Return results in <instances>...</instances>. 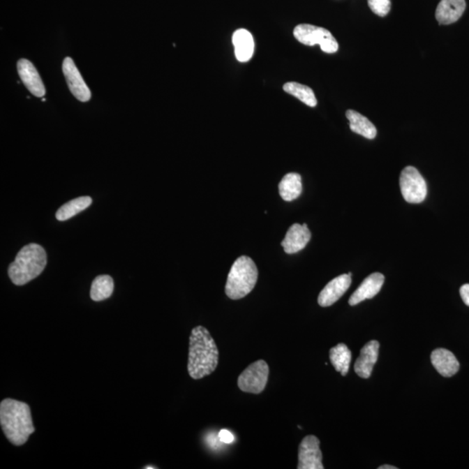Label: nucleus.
I'll return each instance as SVG.
<instances>
[{"label":"nucleus","mask_w":469,"mask_h":469,"mask_svg":"<svg viewBox=\"0 0 469 469\" xmlns=\"http://www.w3.org/2000/svg\"><path fill=\"white\" fill-rule=\"evenodd\" d=\"M47 258L44 248L37 244H30L21 248L15 260L9 266L8 274L15 285H24L44 271Z\"/></svg>","instance_id":"nucleus-3"},{"label":"nucleus","mask_w":469,"mask_h":469,"mask_svg":"<svg viewBox=\"0 0 469 469\" xmlns=\"http://www.w3.org/2000/svg\"><path fill=\"white\" fill-rule=\"evenodd\" d=\"M351 276L349 274H343L336 277L327 284L319 294L318 304L321 307H329L336 303L345 294L351 285Z\"/></svg>","instance_id":"nucleus-10"},{"label":"nucleus","mask_w":469,"mask_h":469,"mask_svg":"<svg viewBox=\"0 0 469 469\" xmlns=\"http://www.w3.org/2000/svg\"><path fill=\"white\" fill-rule=\"evenodd\" d=\"M219 351L208 329L195 327L190 336L188 371L191 378L199 380L212 374L218 365Z\"/></svg>","instance_id":"nucleus-1"},{"label":"nucleus","mask_w":469,"mask_h":469,"mask_svg":"<svg viewBox=\"0 0 469 469\" xmlns=\"http://www.w3.org/2000/svg\"><path fill=\"white\" fill-rule=\"evenodd\" d=\"M298 469H323L322 454L320 440L315 436H308L302 440L298 450Z\"/></svg>","instance_id":"nucleus-8"},{"label":"nucleus","mask_w":469,"mask_h":469,"mask_svg":"<svg viewBox=\"0 0 469 469\" xmlns=\"http://www.w3.org/2000/svg\"><path fill=\"white\" fill-rule=\"evenodd\" d=\"M219 439L222 443L232 444L234 442V436L229 430L222 429L218 433Z\"/></svg>","instance_id":"nucleus-25"},{"label":"nucleus","mask_w":469,"mask_h":469,"mask_svg":"<svg viewBox=\"0 0 469 469\" xmlns=\"http://www.w3.org/2000/svg\"><path fill=\"white\" fill-rule=\"evenodd\" d=\"M63 73L65 75L67 84L70 92L77 100L88 102L91 98V92L82 77L80 70H77L75 63L70 58H66L63 62Z\"/></svg>","instance_id":"nucleus-9"},{"label":"nucleus","mask_w":469,"mask_h":469,"mask_svg":"<svg viewBox=\"0 0 469 469\" xmlns=\"http://www.w3.org/2000/svg\"><path fill=\"white\" fill-rule=\"evenodd\" d=\"M400 188L405 200L410 204H420L427 197V184L413 166H408L401 172Z\"/></svg>","instance_id":"nucleus-6"},{"label":"nucleus","mask_w":469,"mask_h":469,"mask_svg":"<svg viewBox=\"0 0 469 469\" xmlns=\"http://www.w3.org/2000/svg\"><path fill=\"white\" fill-rule=\"evenodd\" d=\"M257 265L251 258L241 255L234 261L230 269L225 286L227 297L239 300L253 290L258 282Z\"/></svg>","instance_id":"nucleus-4"},{"label":"nucleus","mask_w":469,"mask_h":469,"mask_svg":"<svg viewBox=\"0 0 469 469\" xmlns=\"http://www.w3.org/2000/svg\"><path fill=\"white\" fill-rule=\"evenodd\" d=\"M92 199L90 197H80L73 199L59 209L56 213V218L59 221H66L78 213L83 211L91 204Z\"/></svg>","instance_id":"nucleus-21"},{"label":"nucleus","mask_w":469,"mask_h":469,"mask_svg":"<svg viewBox=\"0 0 469 469\" xmlns=\"http://www.w3.org/2000/svg\"><path fill=\"white\" fill-rule=\"evenodd\" d=\"M283 90L311 107H315L318 105V99L315 98L314 91L306 85L297 83V82H289L283 85Z\"/></svg>","instance_id":"nucleus-23"},{"label":"nucleus","mask_w":469,"mask_h":469,"mask_svg":"<svg viewBox=\"0 0 469 469\" xmlns=\"http://www.w3.org/2000/svg\"><path fill=\"white\" fill-rule=\"evenodd\" d=\"M460 294L464 304L469 307V283L464 284L461 287Z\"/></svg>","instance_id":"nucleus-26"},{"label":"nucleus","mask_w":469,"mask_h":469,"mask_svg":"<svg viewBox=\"0 0 469 469\" xmlns=\"http://www.w3.org/2000/svg\"><path fill=\"white\" fill-rule=\"evenodd\" d=\"M380 343L378 341H371L362 348L360 357L355 364V371L361 378H371L373 368L378 362Z\"/></svg>","instance_id":"nucleus-14"},{"label":"nucleus","mask_w":469,"mask_h":469,"mask_svg":"<svg viewBox=\"0 0 469 469\" xmlns=\"http://www.w3.org/2000/svg\"><path fill=\"white\" fill-rule=\"evenodd\" d=\"M378 469H397V468L394 466H390V465H382V466L379 467Z\"/></svg>","instance_id":"nucleus-27"},{"label":"nucleus","mask_w":469,"mask_h":469,"mask_svg":"<svg viewBox=\"0 0 469 469\" xmlns=\"http://www.w3.org/2000/svg\"><path fill=\"white\" fill-rule=\"evenodd\" d=\"M346 117L350 121V130L353 133L361 135L368 140H374L376 137V134H378L376 128L367 117L362 116L354 110L347 111Z\"/></svg>","instance_id":"nucleus-18"},{"label":"nucleus","mask_w":469,"mask_h":469,"mask_svg":"<svg viewBox=\"0 0 469 469\" xmlns=\"http://www.w3.org/2000/svg\"><path fill=\"white\" fill-rule=\"evenodd\" d=\"M114 290V282L111 276L102 275L96 277L91 288V298L95 302L108 299Z\"/></svg>","instance_id":"nucleus-22"},{"label":"nucleus","mask_w":469,"mask_h":469,"mask_svg":"<svg viewBox=\"0 0 469 469\" xmlns=\"http://www.w3.org/2000/svg\"><path fill=\"white\" fill-rule=\"evenodd\" d=\"M433 367L444 378H451L459 371L460 364L452 352L446 349H437L431 354Z\"/></svg>","instance_id":"nucleus-16"},{"label":"nucleus","mask_w":469,"mask_h":469,"mask_svg":"<svg viewBox=\"0 0 469 469\" xmlns=\"http://www.w3.org/2000/svg\"><path fill=\"white\" fill-rule=\"evenodd\" d=\"M293 34L294 37L305 45H319L322 51L326 53H335L338 51V43L325 28L301 24L295 28Z\"/></svg>","instance_id":"nucleus-5"},{"label":"nucleus","mask_w":469,"mask_h":469,"mask_svg":"<svg viewBox=\"0 0 469 469\" xmlns=\"http://www.w3.org/2000/svg\"><path fill=\"white\" fill-rule=\"evenodd\" d=\"M369 8L380 17H385L391 8L390 0H368Z\"/></svg>","instance_id":"nucleus-24"},{"label":"nucleus","mask_w":469,"mask_h":469,"mask_svg":"<svg viewBox=\"0 0 469 469\" xmlns=\"http://www.w3.org/2000/svg\"><path fill=\"white\" fill-rule=\"evenodd\" d=\"M17 68L20 80H22L27 90L35 97H44L45 94V85L33 64L29 60L22 59L17 62Z\"/></svg>","instance_id":"nucleus-11"},{"label":"nucleus","mask_w":469,"mask_h":469,"mask_svg":"<svg viewBox=\"0 0 469 469\" xmlns=\"http://www.w3.org/2000/svg\"><path fill=\"white\" fill-rule=\"evenodd\" d=\"M0 424L6 438L21 446L35 431L29 405L7 398L0 403Z\"/></svg>","instance_id":"nucleus-2"},{"label":"nucleus","mask_w":469,"mask_h":469,"mask_svg":"<svg viewBox=\"0 0 469 469\" xmlns=\"http://www.w3.org/2000/svg\"><path fill=\"white\" fill-rule=\"evenodd\" d=\"M466 9L465 0H442L436 10V20L440 24L456 22Z\"/></svg>","instance_id":"nucleus-15"},{"label":"nucleus","mask_w":469,"mask_h":469,"mask_svg":"<svg viewBox=\"0 0 469 469\" xmlns=\"http://www.w3.org/2000/svg\"><path fill=\"white\" fill-rule=\"evenodd\" d=\"M385 280V277L381 273H373L366 277L364 282L350 297L349 300L350 306H355L361 302L375 297L381 290Z\"/></svg>","instance_id":"nucleus-13"},{"label":"nucleus","mask_w":469,"mask_h":469,"mask_svg":"<svg viewBox=\"0 0 469 469\" xmlns=\"http://www.w3.org/2000/svg\"><path fill=\"white\" fill-rule=\"evenodd\" d=\"M234 55L238 61L244 63L251 60L254 54L255 43L250 31L239 29L234 31L232 37Z\"/></svg>","instance_id":"nucleus-17"},{"label":"nucleus","mask_w":469,"mask_h":469,"mask_svg":"<svg viewBox=\"0 0 469 469\" xmlns=\"http://www.w3.org/2000/svg\"><path fill=\"white\" fill-rule=\"evenodd\" d=\"M144 468H145V469H152V468H156V467H150V466H149V467H145Z\"/></svg>","instance_id":"nucleus-28"},{"label":"nucleus","mask_w":469,"mask_h":469,"mask_svg":"<svg viewBox=\"0 0 469 469\" xmlns=\"http://www.w3.org/2000/svg\"><path fill=\"white\" fill-rule=\"evenodd\" d=\"M311 238V233L306 223L303 225L295 223L288 230L282 246L287 254H295L304 250Z\"/></svg>","instance_id":"nucleus-12"},{"label":"nucleus","mask_w":469,"mask_h":469,"mask_svg":"<svg viewBox=\"0 0 469 469\" xmlns=\"http://www.w3.org/2000/svg\"><path fill=\"white\" fill-rule=\"evenodd\" d=\"M269 368L267 362L259 360L253 362L239 375L237 385L243 392L260 394L267 385Z\"/></svg>","instance_id":"nucleus-7"},{"label":"nucleus","mask_w":469,"mask_h":469,"mask_svg":"<svg viewBox=\"0 0 469 469\" xmlns=\"http://www.w3.org/2000/svg\"><path fill=\"white\" fill-rule=\"evenodd\" d=\"M352 354L349 348L344 343L333 347L329 350V359L337 372L345 376L349 372Z\"/></svg>","instance_id":"nucleus-20"},{"label":"nucleus","mask_w":469,"mask_h":469,"mask_svg":"<svg viewBox=\"0 0 469 469\" xmlns=\"http://www.w3.org/2000/svg\"><path fill=\"white\" fill-rule=\"evenodd\" d=\"M281 198L291 202L300 197L303 191L302 177L298 173H289L283 177L278 186Z\"/></svg>","instance_id":"nucleus-19"}]
</instances>
